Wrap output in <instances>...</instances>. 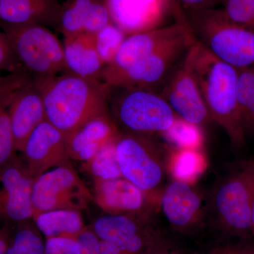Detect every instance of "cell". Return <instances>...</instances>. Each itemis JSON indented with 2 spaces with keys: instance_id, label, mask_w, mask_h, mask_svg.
<instances>
[{
  "instance_id": "1",
  "label": "cell",
  "mask_w": 254,
  "mask_h": 254,
  "mask_svg": "<svg viewBox=\"0 0 254 254\" xmlns=\"http://www.w3.org/2000/svg\"><path fill=\"white\" fill-rule=\"evenodd\" d=\"M33 80L43 98L46 120L66 138L92 119L110 115V88L104 82L66 72Z\"/></svg>"
},
{
  "instance_id": "2",
  "label": "cell",
  "mask_w": 254,
  "mask_h": 254,
  "mask_svg": "<svg viewBox=\"0 0 254 254\" xmlns=\"http://www.w3.org/2000/svg\"><path fill=\"white\" fill-rule=\"evenodd\" d=\"M183 60L196 80L209 117L225 129L233 145H243L245 132L237 105V68L215 58L197 40Z\"/></svg>"
},
{
  "instance_id": "3",
  "label": "cell",
  "mask_w": 254,
  "mask_h": 254,
  "mask_svg": "<svg viewBox=\"0 0 254 254\" xmlns=\"http://www.w3.org/2000/svg\"><path fill=\"white\" fill-rule=\"evenodd\" d=\"M197 41L215 58L236 68L254 64V32L233 22L221 8L184 10Z\"/></svg>"
},
{
  "instance_id": "4",
  "label": "cell",
  "mask_w": 254,
  "mask_h": 254,
  "mask_svg": "<svg viewBox=\"0 0 254 254\" xmlns=\"http://www.w3.org/2000/svg\"><path fill=\"white\" fill-rule=\"evenodd\" d=\"M109 108L115 121L136 134L163 133L177 118L161 95L145 88H110Z\"/></svg>"
},
{
  "instance_id": "5",
  "label": "cell",
  "mask_w": 254,
  "mask_h": 254,
  "mask_svg": "<svg viewBox=\"0 0 254 254\" xmlns=\"http://www.w3.org/2000/svg\"><path fill=\"white\" fill-rule=\"evenodd\" d=\"M1 25L18 63L33 78L65 72L63 45L49 28L38 23Z\"/></svg>"
},
{
  "instance_id": "6",
  "label": "cell",
  "mask_w": 254,
  "mask_h": 254,
  "mask_svg": "<svg viewBox=\"0 0 254 254\" xmlns=\"http://www.w3.org/2000/svg\"><path fill=\"white\" fill-rule=\"evenodd\" d=\"M254 200V159L246 162L220 184L214 205L222 228L245 237L252 232Z\"/></svg>"
},
{
  "instance_id": "7",
  "label": "cell",
  "mask_w": 254,
  "mask_h": 254,
  "mask_svg": "<svg viewBox=\"0 0 254 254\" xmlns=\"http://www.w3.org/2000/svg\"><path fill=\"white\" fill-rule=\"evenodd\" d=\"M93 196L68 160L33 179V216L50 210L86 208Z\"/></svg>"
},
{
  "instance_id": "8",
  "label": "cell",
  "mask_w": 254,
  "mask_h": 254,
  "mask_svg": "<svg viewBox=\"0 0 254 254\" xmlns=\"http://www.w3.org/2000/svg\"><path fill=\"white\" fill-rule=\"evenodd\" d=\"M195 41L190 32L187 36L164 47L129 67L103 76L102 81L110 88L131 87L154 91L155 87L163 86L168 75L178 64L177 62L181 61Z\"/></svg>"
},
{
  "instance_id": "9",
  "label": "cell",
  "mask_w": 254,
  "mask_h": 254,
  "mask_svg": "<svg viewBox=\"0 0 254 254\" xmlns=\"http://www.w3.org/2000/svg\"><path fill=\"white\" fill-rule=\"evenodd\" d=\"M119 166L124 178L144 193L160 185L164 167L154 145L143 135L119 133L116 139Z\"/></svg>"
},
{
  "instance_id": "10",
  "label": "cell",
  "mask_w": 254,
  "mask_h": 254,
  "mask_svg": "<svg viewBox=\"0 0 254 254\" xmlns=\"http://www.w3.org/2000/svg\"><path fill=\"white\" fill-rule=\"evenodd\" d=\"M178 16V21L174 24L127 36L113 63L105 66L102 78L129 67L139 60L190 34L191 31L182 10L179 11Z\"/></svg>"
},
{
  "instance_id": "11",
  "label": "cell",
  "mask_w": 254,
  "mask_h": 254,
  "mask_svg": "<svg viewBox=\"0 0 254 254\" xmlns=\"http://www.w3.org/2000/svg\"><path fill=\"white\" fill-rule=\"evenodd\" d=\"M183 58L168 75L159 94L177 117L200 127L210 117L196 80Z\"/></svg>"
},
{
  "instance_id": "12",
  "label": "cell",
  "mask_w": 254,
  "mask_h": 254,
  "mask_svg": "<svg viewBox=\"0 0 254 254\" xmlns=\"http://www.w3.org/2000/svg\"><path fill=\"white\" fill-rule=\"evenodd\" d=\"M8 110L15 150L23 153L32 132L46 120L43 98L33 78L10 93Z\"/></svg>"
},
{
  "instance_id": "13",
  "label": "cell",
  "mask_w": 254,
  "mask_h": 254,
  "mask_svg": "<svg viewBox=\"0 0 254 254\" xmlns=\"http://www.w3.org/2000/svg\"><path fill=\"white\" fill-rule=\"evenodd\" d=\"M112 23L127 35L160 27L175 0H103Z\"/></svg>"
},
{
  "instance_id": "14",
  "label": "cell",
  "mask_w": 254,
  "mask_h": 254,
  "mask_svg": "<svg viewBox=\"0 0 254 254\" xmlns=\"http://www.w3.org/2000/svg\"><path fill=\"white\" fill-rule=\"evenodd\" d=\"M23 153L33 179L69 159L66 136L47 120L32 132Z\"/></svg>"
},
{
  "instance_id": "15",
  "label": "cell",
  "mask_w": 254,
  "mask_h": 254,
  "mask_svg": "<svg viewBox=\"0 0 254 254\" xmlns=\"http://www.w3.org/2000/svg\"><path fill=\"white\" fill-rule=\"evenodd\" d=\"M33 183L27 169L17 163L0 168V217L15 222L33 218Z\"/></svg>"
},
{
  "instance_id": "16",
  "label": "cell",
  "mask_w": 254,
  "mask_h": 254,
  "mask_svg": "<svg viewBox=\"0 0 254 254\" xmlns=\"http://www.w3.org/2000/svg\"><path fill=\"white\" fill-rule=\"evenodd\" d=\"M92 229L100 240L113 244L125 254H141L151 237L136 220L122 214L100 217Z\"/></svg>"
},
{
  "instance_id": "17",
  "label": "cell",
  "mask_w": 254,
  "mask_h": 254,
  "mask_svg": "<svg viewBox=\"0 0 254 254\" xmlns=\"http://www.w3.org/2000/svg\"><path fill=\"white\" fill-rule=\"evenodd\" d=\"M61 9L59 0H0V22L38 23L60 30Z\"/></svg>"
},
{
  "instance_id": "18",
  "label": "cell",
  "mask_w": 254,
  "mask_h": 254,
  "mask_svg": "<svg viewBox=\"0 0 254 254\" xmlns=\"http://www.w3.org/2000/svg\"><path fill=\"white\" fill-rule=\"evenodd\" d=\"M119 133L110 115L92 119L66 138L68 158L87 163L103 145L116 138Z\"/></svg>"
},
{
  "instance_id": "19",
  "label": "cell",
  "mask_w": 254,
  "mask_h": 254,
  "mask_svg": "<svg viewBox=\"0 0 254 254\" xmlns=\"http://www.w3.org/2000/svg\"><path fill=\"white\" fill-rule=\"evenodd\" d=\"M65 72L102 81L105 65L95 47V35L83 33L64 40Z\"/></svg>"
},
{
  "instance_id": "20",
  "label": "cell",
  "mask_w": 254,
  "mask_h": 254,
  "mask_svg": "<svg viewBox=\"0 0 254 254\" xmlns=\"http://www.w3.org/2000/svg\"><path fill=\"white\" fill-rule=\"evenodd\" d=\"M162 210L165 218L174 227L185 229L191 226L201 208L199 195L186 182H171L164 191Z\"/></svg>"
},
{
  "instance_id": "21",
  "label": "cell",
  "mask_w": 254,
  "mask_h": 254,
  "mask_svg": "<svg viewBox=\"0 0 254 254\" xmlns=\"http://www.w3.org/2000/svg\"><path fill=\"white\" fill-rule=\"evenodd\" d=\"M95 200L106 213L118 215L140 210L145 193L124 178L95 180Z\"/></svg>"
},
{
  "instance_id": "22",
  "label": "cell",
  "mask_w": 254,
  "mask_h": 254,
  "mask_svg": "<svg viewBox=\"0 0 254 254\" xmlns=\"http://www.w3.org/2000/svg\"><path fill=\"white\" fill-rule=\"evenodd\" d=\"M33 218L37 228L46 239L58 237L76 239L85 228L81 215L77 210L67 209L50 210Z\"/></svg>"
},
{
  "instance_id": "23",
  "label": "cell",
  "mask_w": 254,
  "mask_h": 254,
  "mask_svg": "<svg viewBox=\"0 0 254 254\" xmlns=\"http://www.w3.org/2000/svg\"><path fill=\"white\" fill-rule=\"evenodd\" d=\"M206 161L200 149L176 148L170 155L169 170L175 180L192 185L204 171Z\"/></svg>"
},
{
  "instance_id": "24",
  "label": "cell",
  "mask_w": 254,
  "mask_h": 254,
  "mask_svg": "<svg viewBox=\"0 0 254 254\" xmlns=\"http://www.w3.org/2000/svg\"><path fill=\"white\" fill-rule=\"evenodd\" d=\"M95 0H66L62 4L60 30L64 38L84 33L85 20Z\"/></svg>"
},
{
  "instance_id": "25",
  "label": "cell",
  "mask_w": 254,
  "mask_h": 254,
  "mask_svg": "<svg viewBox=\"0 0 254 254\" xmlns=\"http://www.w3.org/2000/svg\"><path fill=\"white\" fill-rule=\"evenodd\" d=\"M117 138L103 145L94 157L87 162V169L95 180H109L123 177L117 155Z\"/></svg>"
},
{
  "instance_id": "26",
  "label": "cell",
  "mask_w": 254,
  "mask_h": 254,
  "mask_svg": "<svg viewBox=\"0 0 254 254\" xmlns=\"http://www.w3.org/2000/svg\"><path fill=\"white\" fill-rule=\"evenodd\" d=\"M165 138L176 148L200 149L203 136L200 127L177 117L171 127L164 132Z\"/></svg>"
},
{
  "instance_id": "27",
  "label": "cell",
  "mask_w": 254,
  "mask_h": 254,
  "mask_svg": "<svg viewBox=\"0 0 254 254\" xmlns=\"http://www.w3.org/2000/svg\"><path fill=\"white\" fill-rule=\"evenodd\" d=\"M127 36L113 23L95 35V47L105 67L113 63Z\"/></svg>"
},
{
  "instance_id": "28",
  "label": "cell",
  "mask_w": 254,
  "mask_h": 254,
  "mask_svg": "<svg viewBox=\"0 0 254 254\" xmlns=\"http://www.w3.org/2000/svg\"><path fill=\"white\" fill-rule=\"evenodd\" d=\"M11 93L0 98V168L9 163L15 150L14 136L8 110Z\"/></svg>"
},
{
  "instance_id": "29",
  "label": "cell",
  "mask_w": 254,
  "mask_h": 254,
  "mask_svg": "<svg viewBox=\"0 0 254 254\" xmlns=\"http://www.w3.org/2000/svg\"><path fill=\"white\" fill-rule=\"evenodd\" d=\"M45 243L38 232L22 227L9 240L5 254H44Z\"/></svg>"
},
{
  "instance_id": "30",
  "label": "cell",
  "mask_w": 254,
  "mask_h": 254,
  "mask_svg": "<svg viewBox=\"0 0 254 254\" xmlns=\"http://www.w3.org/2000/svg\"><path fill=\"white\" fill-rule=\"evenodd\" d=\"M219 3L231 21L254 32V0H219Z\"/></svg>"
},
{
  "instance_id": "31",
  "label": "cell",
  "mask_w": 254,
  "mask_h": 254,
  "mask_svg": "<svg viewBox=\"0 0 254 254\" xmlns=\"http://www.w3.org/2000/svg\"><path fill=\"white\" fill-rule=\"evenodd\" d=\"M237 105L243 125L244 116L254 95V66L237 68Z\"/></svg>"
},
{
  "instance_id": "32",
  "label": "cell",
  "mask_w": 254,
  "mask_h": 254,
  "mask_svg": "<svg viewBox=\"0 0 254 254\" xmlns=\"http://www.w3.org/2000/svg\"><path fill=\"white\" fill-rule=\"evenodd\" d=\"M108 8L103 0H95L85 20L84 33L95 35L100 30L111 23Z\"/></svg>"
},
{
  "instance_id": "33",
  "label": "cell",
  "mask_w": 254,
  "mask_h": 254,
  "mask_svg": "<svg viewBox=\"0 0 254 254\" xmlns=\"http://www.w3.org/2000/svg\"><path fill=\"white\" fill-rule=\"evenodd\" d=\"M7 71L13 73H24L18 63L9 40L4 33H0V71Z\"/></svg>"
},
{
  "instance_id": "34",
  "label": "cell",
  "mask_w": 254,
  "mask_h": 254,
  "mask_svg": "<svg viewBox=\"0 0 254 254\" xmlns=\"http://www.w3.org/2000/svg\"><path fill=\"white\" fill-rule=\"evenodd\" d=\"M44 254H77L76 239L65 237L46 239Z\"/></svg>"
},
{
  "instance_id": "35",
  "label": "cell",
  "mask_w": 254,
  "mask_h": 254,
  "mask_svg": "<svg viewBox=\"0 0 254 254\" xmlns=\"http://www.w3.org/2000/svg\"><path fill=\"white\" fill-rule=\"evenodd\" d=\"M77 254H100V240L92 227H86L76 236Z\"/></svg>"
},
{
  "instance_id": "36",
  "label": "cell",
  "mask_w": 254,
  "mask_h": 254,
  "mask_svg": "<svg viewBox=\"0 0 254 254\" xmlns=\"http://www.w3.org/2000/svg\"><path fill=\"white\" fill-rule=\"evenodd\" d=\"M28 78L26 73H13L5 77L0 76V98L21 86Z\"/></svg>"
},
{
  "instance_id": "37",
  "label": "cell",
  "mask_w": 254,
  "mask_h": 254,
  "mask_svg": "<svg viewBox=\"0 0 254 254\" xmlns=\"http://www.w3.org/2000/svg\"><path fill=\"white\" fill-rule=\"evenodd\" d=\"M208 254H254V244L242 242L220 246L213 249Z\"/></svg>"
},
{
  "instance_id": "38",
  "label": "cell",
  "mask_w": 254,
  "mask_h": 254,
  "mask_svg": "<svg viewBox=\"0 0 254 254\" xmlns=\"http://www.w3.org/2000/svg\"><path fill=\"white\" fill-rule=\"evenodd\" d=\"M141 254H180V252L173 247L164 245L158 240L150 237L148 245Z\"/></svg>"
},
{
  "instance_id": "39",
  "label": "cell",
  "mask_w": 254,
  "mask_h": 254,
  "mask_svg": "<svg viewBox=\"0 0 254 254\" xmlns=\"http://www.w3.org/2000/svg\"><path fill=\"white\" fill-rule=\"evenodd\" d=\"M179 5L183 6L184 10H199L214 8L219 0H177Z\"/></svg>"
},
{
  "instance_id": "40",
  "label": "cell",
  "mask_w": 254,
  "mask_h": 254,
  "mask_svg": "<svg viewBox=\"0 0 254 254\" xmlns=\"http://www.w3.org/2000/svg\"><path fill=\"white\" fill-rule=\"evenodd\" d=\"M243 127L245 134L254 130V95L244 116Z\"/></svg>"
},
{
  "instance_id": "41",
  "label": "cell",
  "mask_w": 254,
  "mask_h": 254,
  "mask_svg": "<svg viewBox=\"0 0 254 254\" xmlns=\"http://www.w3.org/2000/svg\"><path fill=\"white\" fill-rule=\"evenodd\" d=\"M99 250L100 254H125L116 246L102 240H100Z\"/></svg>"
},
{
  "instance_id": "42",
  "label": "cell",
  "mask_w": 254,
  "mask_h": 254,
  "mask_svg": "<svg viewBox=\"0 0 254 254\" xmlns=\"http://www.w3.org/2000/svg\"><path fill=\"white\" fill-rule=\"evenodd\" d=\"M9 242V232L6 229L0 230V254H5Z\"/></svg>"
},
{
  "instance_id": "43",
  "label": "cell",
  "mask_w": 254,
  "mask_h": 254,
  "mask_svg": "<svg viewBox=\"0 0 254 254\" xmlns=\"http://www.w3.org/2000/svg\"><path fill=\"white\" fill-rule=\"evenodd\" d=\"M252 232L254 234V200L253 204V210H252Z\"/></svg>"
}]
</instances>
